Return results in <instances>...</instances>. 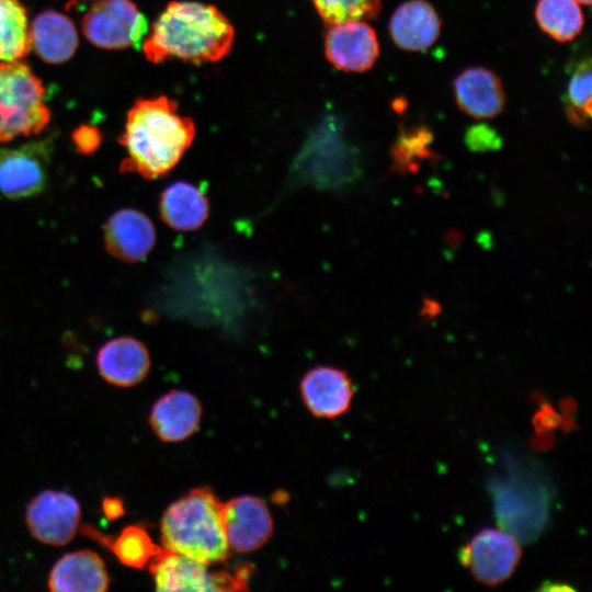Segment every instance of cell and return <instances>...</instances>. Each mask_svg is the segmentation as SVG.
Masks as SVG:
<instances>
[{
	"instance_id": "cell-1",
	"label": "cell",
	"mask_w": 592,
	"mask_h": 592,
	"mask_svg": "<svg viewBox=\"0 0 592 592\" xmlns=\"http://www.w3.org/2000/svg\"><path fill=\"white\" fill-rule=\"evenodd\" d=\"M194 137V122L179 113L174 100L166 95L138 99L118 138L126 151L119 169L147 180L162 178L179 163Z\"/></svg>"
},
{
	"instance_id": "cell-2",
	"label": "cell",
	"mask_w": 592,
	"mask_h": 592,
	"mask_svg": "<svg viewBox=\"0 0 592 592\" xmlns=\"http://www.w3.org/2000/svg\"><path fill=\"white\" fill-rule=\"evenodd\" d=\"M234 38L230 21L215 5L171 1L151 24L143 52L152 64L215 62L230 52Z\"/></svg>"
},
{
	"instance_id": "cell-3",
	"label": "cell",
	"mask_w": 592,
	"mask_h": 592,
	"mask_svg": "<svg viewBox=\"0 0 592 592\" xmlns=\"http://www.w3.org/2000/svg\"><path fill=\"white\" fill-rule=\"evenodd\" d=\"M221 502L209 488H195L172 502L160 521L164 549L207 566L230 556L221 523Z\"/></svg>"
},
{
	"instance_id": "cell-4",
	"label": "cell",
	"mask_w": 592,
	"mask_h": 592,
	"mask_svg": "<svg viewBox=\"0 0 592 592\" xmlns=\"http://www.w3.org/2000/svg\"><path fill=\"white\" fill-rule=\"evenodd\" d=\"M45 87L21 60L0 61V143L37 135L48 125Z\"/></svg>"
},
{
	"instance_id": "cell-5",
	"label": "cell",
	"mask_w": 592,
	"mask_h": 592,
	"mask_svg": "<svg viewBox=\"0 0 592 592\" xmlns=\"http://www.w3.org/2000/svg\"><path fill=\"white\" fill-rule=\"evenodd\" d=\"M190 557L162 548L148 566L157 591H240L247 590L250 565L212 571Z\"/></svg>"
},
{
	"instance_id": "cell-6",
	"label": "cell",
	"mask_w": 592,
	"mask_h": 592,
	"mask_svg": "<svg viewBox=\"0 0 592 592\" xmlns=\"http://www.w3.org/2000/svg\"><path fill=\"white\" fill-rule=\"evenodd\" d=\"M522 558L520 543L496 527L478 531L458 551V559L479 583L496 588L515 572Z\"/></svg>"
},
{
	"instance_id": "cell-7",
	"label": "cell",
	"mask_w": 592,
	"mask_h": 592,
	"mask_svg": "<svg viewBox=\"0 0 592 592\" xmlns=\"http://www.w3.org/2000/svg\"><path fill=\"white\" fill-rule=\"evenodd\" d=\"M81 26L90 43L110 50L136 45L148 31L145 15L132 0H98L84 14Z\"/></svg>"
},
{
	"instance_id": "cell-8",
	"label": "cell",
	"mask_w": 592,
	"mask_h": 592,
	"mask_svg": "<svg viewBox=\"0 0 592 592\" xmlns=\"http://www.w3.org/2000/svg\"><path fill=\"white\" fill-rule=\"evenodd\" d=\"M52 141H34L19 148L0 147V192L19 200L41 193L47 182Z\"/></svg>"
},
{
	"instance_id": "cell-9",
	"label": "cell",
	"mask_w": 592,
	"mask_h": 592,
	"mask_svg": "<svg viewBox=\"0 0 592 592\" xmlns=\"http://www.w3.org/2000/svg\"><path fill=\"white\" fill-rule=\"evenodd\" d=\"M80 504L64 491L44 490L26 506L25 521L31 534L39 542L64 546L71 542L79 527Z\"/></svg>"
},
{
	"instance_id": "cell-10",
	"label": "cell",
	"mask_w": 592,
	"mask_h": 592,
	"mask_svg": "<svg viewBox=\"0 0 592 592\" xmlns=\"http://www.w3.org/2000/svg\"><path fill=\"white\" fill-rule=\"evenodd\" d=\"M325 54L339 70L366 71L379 56L376 32L366 21L330 23L325 34Z\"/></svg>"
},
{
	"instance_id": "cell-11",
	"label": "cell",
	"mask_w": 592,
	"mask_h": 592,
	"mask_svg": "<svg viewBox=\"0 0 592 592\" xmlns=\"http://www.w3.org/2000/svg\"><path fill=\"white\" fill-rule=\"evenodd\" d=\"M221 523L230 549L251 553L273 533V519L265 503L254 496H240L221 504Z\"/></svg>"
},
{
	"instance_id": "cell-12",
	"label": "cell",
	"mask_w": 592,
	"mask_h": 592,
	"mask_svg": "<svg viewBox=\"0 0 592 592\" xmlns=\"http://www.w3.org/2000/svg\"><path fill=\"white\" fill-rule=\"evenodd\" d=\"M304 405L317 418L333 419L351 407L354 386L349 374L333 366L309 369L299 385Z\"/></svg>"
},
{
	"instance_id": "cell-13",
	"label": "cell",
	"mask_w": 592,
	"mask_h": 592,
	"mask_svg": "<svg viewBox=\"0 0 592 592\" xmlns=\"http://www.w3.org/2000/svg\"><path fill=\"white\" fill-rule=\"evenodd\" d=\"M104 243L114 258L136 263L151 252L156 243V228L150 218L134 208L115 212L104 226Z\"/></svg>"
},
{
	"instance_id": "cell-14",
	"label": "cell",
	"mask_w": 592,
	"mask_h": 592,
	"mask_svg": "<svg viewBox=\"0 0 592 592\" xmlns=\"http://www.w3.org/2000/svg\"><path fill=\"white\" fill-rule=\"evenodd\" d=\"M454 98L462 112L477 119L498 116L505 105L500 78L485 67H469L454 80Z\"/></svg>"
},
{
	"instance_id": "cell-15",
	"label": "cell",
	"mask_w": 592,
	"mask_h": 592,
	"mask_svg": "<svg viewBox=\"0 0 592 592\" xmlns=\"http://www.w3.org/2000/svg\"><path fill=\"white\" fill-rule=\"evenodd\" d=\"M442 20L426 0H408L396 8L389 20L394 44L407 52H422L439 38Z\"/></svg>"
},
{
	"instance_id": "cell-16",
	"label": "cell",
	"mask_w": 592,
	"mask_h": 592,
	"mask_svg": "<svg viewBox=\"0 0 592 592\" xmlns=\"http://www.w3.org/2000/svg\"><path fill=\"white\" fill-rule=\"evenodd\" d=\"M150 365L148 349L132 337L112 339L96 354V367L102 378L119 387H132L143 382Z\"/></svg>"
},
{
	"instance_id": "cell-17",
	"label": "cell",
	"mask_w": 592,
	"mask_h": 592,
	"mask_svg": "<svg viewBox=\"0 0 592 592\" xmlns=\"http://www.w3.org/2000/svg\"><path fill=\"white\" fill-rule=\"evenodd\" d=\"M202 419L200 400L186 390H170L152 406L149 423L163 442L177 443L196 432Z\"/></svg>"
},
{
	"instance_id": "cell-18",
	"label": "cell",
	"mask_w": 592,
	"mask_h": 592,
	"mask_svg": "<svg viewBox=\"0 0 592 592\" xmlns=\"http://www.w3.org/2000/svg\"><path fill=\"white\" fill-rule=\"evenodd\" d=\"M109 583L103 559L90 549L65 554L48 577V589L53 592H104Z\"/></svg>"
},
{
	"instance_id": "cell-19",
	"label": "cell",
	"mask_w": 592,
	"mask_h": 592,
	"mask_svg": "<svg viewBox=\"0 0 592 592\" xmlns=\"http://www.w3.org/2000/svg\"><path fill=\"white\" fill-rule=\"evenodd\" d=\"M29 38L30 48L52 65L69 60L79 45L72 20L55 10L44 11L33 19L29 25Z\"/></svg>"
},
{
	"instance_id": "cell-20",
	"label": "cell",
	"mask_w": 592,
	"mask_h": 592,
	"mask_svg": "<svg viewBox=\"0 0 592 592\" xmlns=\"http://www.w3.org/2000/svg\"><path fill=\"white\" fill-rule=\"evenodd\" d=\"M161 220L178 231H193L206 221L209 202L193 183L179 180L169 184L160 195Z\"/></svg>"
},
{
	"instance_id": "cell-21",
	"label": "cell",
	"mask_w": 592,
	"mask_h": 592,
	"mask_svg": "<svg viewBox=\"0 0 592 592\" xmlns=\"http://www.w3.org/2000/svg\"><path fill=\"white\" fill-rule=\"evenodd\" d=\"M81 533L110 549L122 565L134 569H145L162 550L139 525H128L115 537L89 525H83Z\"/></svg>"
},
{
	"instance_id": "cell-22",
	"label": "cell",
	"mask_w": 592,
	"mask_h": 592,
	"mask_svg": "<svg viewBox=\"0 0 592 592\" xmlns=\"http://www.w3.org/2000/svg\"><path fill=\"white\" fill-rule=\"evenodd\" d=\"M579 4L576 0H538L535 19L539 29L556 42H571L584 26Z\"/></svg>"
},
{
	"instance_id": "cell-23",
	"label": "cell",
	"mask_w": 592,
	"mask_h": 592,
	"mask_svg": "<svg viewBox=\"0 0 592 592\" xmlns=\"http://www.w3.org/2000/svg\"><path fill=\"white\" fill-rule=\"evenodd\" d=\"M29 25L20 0H0V61L21 60L27 55Z\"/></svg>"
},
{
	"instance_id": "cell-24",
	"label": "cell",
	"mask_w": 592,
	"mask_h": 592,
	"mask_svg": "<svg viewBox=\"0 0 592 592\" xmlns=\"http://www.w3.org/2000/svg\"><path fill=\"white\" fill-rule=\"evenodd\" d=\"M591 62L582 60L576 67L567 88L565 112L569 122L585 127L591 117Z\"/></svg>"
},
{
	"instance_id": "cell-25",
	"label": "cell",
	"mask_w": 592,
	"mask_h": 592,
	"mask_svg": "<svg viewBox=\"0 0 592 592\" xmlns=\"http://www.w3.org/2000/svg\"><path fill=\"white\" fill-rule=\"evenodd\" d=\"M383 0H311L320 18L327 23L369 21L377 18Z\"/></svg>"
},
{
	"instance_id": "cell-26",
	"label": "cell",
	"mask_w": 592,
	"mask_h": 592,
	"mask_svg": "<svg viewBox=\"0 0 592 592\" xmlns=\"http://www.w3.org/2000/svg\"><path fill=\"white\" fill-rule=\"evenodd\" d=\"M431 141L432 134L423 126L401 129L391 149L395 166L398 169L415 168L422 159L431 156L429 149Z\"/></svg>"
},
{
	"instance_id": "cell-27",
	"label": "cell",
	"mask_w": 592,
	"mask_h": 592,
	"mask_svg": "<svg viewBox=\"0 0 592 592\" xmlns=\"http://www.w3.org/2000/svg\"><path fill=\"white\" fill-rule=\"evenodd\" d=\"M71 139L79 153L90 155L100 147L102 135L95 126L81 125L72 132Z\"/></svg>"
},
{
	"instance_id": "cell-28",
	"label": "cell",
	"mask_w": 592,
	"mask_h": 592,
	"mask_svg": "<svg viewBox=\"0 0 592 592\" xmlns=\"http://www.w3.org/2000/svg\"><path fill=\"white\" fill-rule=\"evenodd\" d=\"M466 141L475 150L496 148L500 144L496 132L487 125H476L469 128Z\"/></svg>"
},
{
	"instance_id": "cell-29",
	"label": "cell",
	"mask_w": 592,
	"mask_h": 592,
	"mask_svg": "<svg viewBox=\"0 0 592 592\" xmlns=\"http://www.w3.org/2000/svg\"><path fill=\"white\" fill-rule=\"evenodd\" d=\"M102 510L109 521L117 520L125 513L122 500L113 497H107L102 501Z\"/></svg>"
},
{
	"instance_id": "cell-30",
	"label": "cell",
	"mask_w": 592,
	"mask_h": 592,
	"mask_svg": "<svg viewBox=\"0 0 592 592\" xmlns=\"http://www.w3.org/2000/svg\"><path fill=\"white\" fill-rule=\"evenodd\" d=\"M286 498H287V494L284 491L283 492H276V494L273 496V499H274V501L276 503H278L281 499L285 503Z\"/></svg>"
},
{
	"instance_id": "cell-31",
	"label": "cell",
	"mask_w": 592,
	"mask_h": 592,
	"mask_svg": "<svg viewBox=\"0 0 592 592\" xmlns=\"http://www.w3.org/2000/svg\"><path fill=\"white\" fill-rule=\"evenodd\" d=\"M580 4L590 5L592 0H576Z\"/></svg>"
}]
</instances>
